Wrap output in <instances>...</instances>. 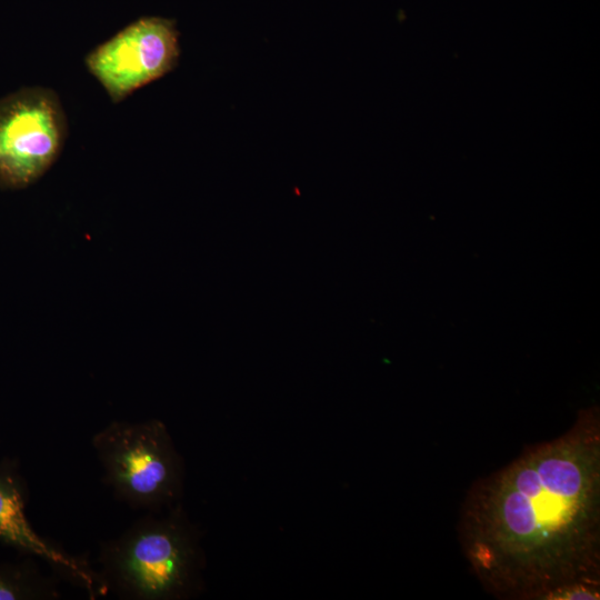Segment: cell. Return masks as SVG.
<instances>
[{"mask_svg":"<svg viewBox=\"0 0 600 600\" xmlns=\"http://www.w3.org/2000/svg\"><path fill=\"white\" fill-rule=\"evenodd\" d=\"M460 536L473 572L497 597L552 600L571 584H600L598 409L478 481Z\"/></svg>","mask_w":600,"mask_h":600,"instance_id":"6da1fadb","label":"cell"},{"mask_svg":"<svg viewBox=\"0 0 600 600\" xmlns=\"http://www.w3.org/2000/svg\"><path fill=\"white\" fill-rule=\"evenodd\" d=\"M98 563L108 593L124 600H182L201 588L199 534L178 503L102 542Z\"/></svg>","mask_w":600,"mask_h":600,"instance_id":"7a4b0ae2","label":"cell"},{"mask_svg":"<svg viewBox=\"0 0 600 600\" xmlns=\"http://www.w3.org/2000/svg\"><path fill=\"white\" fill-rule=\"evenodd\" d=\"M91 446L103 482L121 502L146 511L177 504L183 463L163 422L112 421L92 436Z\"/></svg>","mask_w":600,"mask_h":600,"instance_id":"3957f363","label":"cell"},{"mask_svg":"<svg viewBox=\"0 0 600 600\" xmlns=\"http://www.w3.org/2000/svg\"><path fill=\"white\" fill-rule=\"evenodd\" d=\"M68 120L51 88L23 87L0 98V189L36 183L59 159Z\"/></svg>","mask_w":600,"mask_h":600,"instance_id":"277c9868","label":"cell"},{"mask_svg":"<svg viewBox=\"0 0 600 600\" xmlns=\"http://www.w3.org/2000/svg\"><path fill=\"white\" fill-rule=\"evenodd\" d=\"M180 52L176 21L144 16L94 47L86 54L84 64L110 100L119 103L171 72Z\"/></svg>","mask_w":600,"mask_h":600,"instance_id":"5b68a950","label":"cell"},{"mask_svg":"<svg viewBox=\"0 0 600 600\" xmlns=\"http://www.w3.org/2000/svg\"><path fill=\"white\" fill-rule=\"evenodd\" d=\"M28 486L17 460H0V543L23 557L44 561L60 579L83 589L90 599L108 594L98 570L38 533L27 518Z\"/></svg>","mask_w":600,"mask_h":600,"instance_id":"8992f818","label":"cell"},{"mask_svg":"<svg viewBox=\"0 0 600 600\" xmlns=\"http://www.w3.org/2000/svg\"><path fill=\"white\" fill-rule=\"evenodd\" d=\"M37 559L0 562V600H57L60 578L41 571Z\"/></svg>","mask_w":600,"mask_h":600,"instance_id":"52a82bcc","label":"cell"}]
</instances>
